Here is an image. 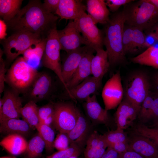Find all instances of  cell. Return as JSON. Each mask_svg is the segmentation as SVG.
<instances>
[{"mask_svg": "<svg viewBox=\"0 0 158 158\" xmlns=\"http://www.w3.org/2000/svg\"><path fill=\"white\" fill-rule=\"evenodd\" d=\"M58 18L55 14L47 13L40 1L31 0L13 18L6 23L7 28L14 32H28L45 39L56 27Z\"/></svg>", "mask_w": 158, "mask_h": 158, "instance_id": "obj_1", "label": "cell"}, {"mask_svg": "<svg viewBox=\"0 0 158 158\" xmlns=\"http://www.w3.org/2000/svg\"><path fill=\"white\" fill-rule=\"evenodd\" d=\"M125 22V16L122 11L112 15L104 25L103 43L110 67L123 63L126 61V55L122 44Z\"/></svg>", "mask_w": 158, "mask_h": 158, "instance_id": "obj_2", "label": "cell"}, {"mask_svg": "<svg viewBox=\"0 0 158 158\" xmlns=\"http://www.w3.org/2000/svg\"><path fill=\"white\" fill-rule=\"evenodd\" d=\"M132 2L126 4L123 11L125 24L147 33L158 22V9L145 0Z\"/></svg>", "mask_w": 158, "mask_h": 158, "instance_id": "obj_3", "label": "cell"}, {"mask_svg": "<svg viewBox=\"0 0 158 158\" xmlns=\"http://www.w3.org/2000/svg\"><path fill=\"white\" fill-rule=\"evenodd\" d=\"M38 73L23 57H19L7 71L6 82L20 94H24L31 87Z\"/></svg>", "mask_w": 158, "mask_h": 158, "instance_id": "obj_4", "label": "cell"}, {"mask_svg": "<svg viewBox=\"0 0 158 158\" xmlns=\"http://www.w3.org/2000/svg\"><path fill=\"white\" fill-rule=\"evenodd\" d=\"M123 98L140 109L151 89V81L145 72H133L127 77L123 87Z\"/></svg>", "mask_w": 158, "mask_h": 158, "instance_id": "obj_5", "label": "cell"}, {"mask_svg": "<svg viewBox=\"0 0 158 158\" xmlns=\"http://www.w3.org/2000/svg\"><path fill=\"white\" fill-rule=\"evenodd\" d=\"M43 39L38 35L29 32H14L1 41L7 61L8 62L12 61L20 55H23L27 49Z\"/></svg>", "mask_w": 158, "mask_h": 158, "instance_id": "obj_6", "label": "cell"}, {"mask_svg": "<svg viewBox=\"0 0 158 158\" xmlns=\"http://www.w3.org/2000/svg\"><path fill=\"white\" fill-rule=\"evenodd\" d=\"M57 30V27L54 28L47 36L45 49L41 61L43 66L54 72L66 90V85L62 75L60 59L61 49Z\"/></svg>", "mask_w": 158, "mask_h": 158, "instance_id": "obj_7", "label": "cell"}, {"mask_svg": "<svg viewBox=\"0 0 158 158\" xmlns=\"http://www.w3.org/2000/svg\"><path fill=\"white\" fill-rule=\"evenodd\" d=\"M54 129L59 132L68 133L77 121L79 109L69 101L54 102Z\"/></svg>", "mask_w": 158, "mask_h": 158, "instance_id": "obj_8", "label": "cell"}, {"mask_svg": "<svg viewBox=\"0 0 158 158\" xmlns=\"http://www.w3.org/2000/svg\"><path fill=\"white\" fill-rule=\"evenodd\" d=\"M82 36L88 46L96 51L103 49L104 33L99 29L92 18L85 13L74 20Z\"/></svg>", "mask_w": 158, "mask_h": 158, "instance_id": "obj_9", "label": "cell"}, {"mask_svg": "<svg viewBox=\"0 0 158 158\" xmlns=\"http://www.w3.org/2000/svg\"><path fill=\"white\" fill-rule=\"evenodd\" d=\"M102 96L104 109L107 111L115 109L122 102L124 92L119 71L114 74L106 82L103 88Z\"/></svg>", "mask_w": 158, "mask_h": 158, "instance_id": "obj_10", "label": "cell"}, {"mask_svg": "<svg viewBox=\"0 0 158 158\" xmlns=\"http://www.w3.org/2000/svg\"><path fill=\"white\" fill-rule=\"evenodd\" d=\"M53 84L51 76L47 73L38 72L31 87L24 95L29 101L35 103L48 99L51 95Z\"/></svg>", "mask_w": 158, "mask_h": 158, "instance_id": "obj_11", "label": "cell"}, {"mask_svg": "<svg viewBox=\"0 0 158 158\" xmlns=\"http://www.w3.org/2000/svg\"><path fill=\"white\" fill-rule=\"evenodd\" d=\"M61 49L68 53L87 43L78 30L74 20H70L63 29L57 30Z\"/></svg>", "mask_w": 158, "mask_h": 158, "instance_id": "obj_12", "label": "cell"}, {"mask_svg": "<svg viewBox=\"0 0 158 158\" xmlns=\"http://www.w3.org/2000/svg\"><path fill=\"white\" fill-rule=\"evenodd\" d=\"M102 82L90 76L74 87L66 90L63 98L84 102L91 95H96L102 88Z\"/></svg>", "mask_w": 158, "mask_h": 158, "instance_id": "obj_13", "label": "cell"}, {"mask_svg": "<svg viewBox=\"0 0 158 158\" xmlns=\"http://www.w3.org/2000/svg\"><path fill=\"white\" fill-rule=\"evenodd\" d=\"M3 96L1 98L3 107L0 112V123L12 118H19L21 117V110L22 99L20 94L11 88L5 89Z\"/></svg>", "mask_w": 158, "mask_h": 158, "instance_id": "obj_14", "label": "cell"}, {"mask_svg": "<svg viewBox=\"0 0 158 158\" xmlns=\"http://www.w3.org/2000/svg\"><path fill=\"white\" fill-rule=\"evenodd\" d=\"M93 126L79 110L77 123L74 127L67 133L70 144L74 143L84 150L87 140L93 131Z\"/></svg>", "mask_w": 158, "mask_h": 158, "instance_id": "obj_15", "label": "cell"}, {"mask_svg": "<svg viewBox=\"0 0 158 158\" xmlns=\"http://www.w3.org/2000/svg\"><path fill=\"white\" fill-rule=\"evenodd\" d=\"M92 49L85 45L66 53L61 64L62 75L66 84L73 75L82 59Z\"/></svg>", "mask_w": 158, "mask_h": 158, "instance_id": "obj_16", "label": "cell"}, {"mask_svg": "<svg viewBox=\"0 0 158 158\" xmlns=\"http://www.w3.org/2000/svg\"><path fill=\"white\" fill-rule=\"evenodd\" d=\"M83 105L86 116L93 125L98 124L109 125L111 118L108 111L101 107L97 101L96 95L89 97Z\"/></svg>", "mask_w": 158, "mask_h": 158, "instance_id": "obj_17", "label": "cell"}, {"mask_svg": "<svg viewBox=\"0 0 158 158\" xmlns=\"http://www.w3.org/2000/svg\"><path fill=\"white\" fill-rule=\"evenodd\" d=\"M129 150L145 158H158V145L145 137L133 133L128 137Z\"/></svg>", "mask_w": 158, "mask_h": 158, "instance_id": "obj_18", "label": "cell"}, {"mask_svg": "<svg viewBox=\"0 0 158 158\" xmlns=\"http://www.w3.org/2000/svg\"><path fill=\"white\" fill-rule=\"evenodd\" d=\"M140 109L123 98L115 114L117 129L124 130L131 126L136 119Z\"/></svg>", "mask_w": 158, "mask_h": 158, "instance_id": "obj_19", "label": "cell"}, {"mask_svg": "<svg viewBox=\"0 0 158 158\" xmlns=\"http://www.w3.org/2000/svg\"><path fill=\"white\" fill-rule=\"evenodd\" d=\"M86 6L80 0H60L55 14L63 19L75 20L82 16L86 11Z\"/></svg>", "mask_w": 158, "mask_h": 158, "instance_id": "obj_20", "label": "cell"}, {"mask_svg": "<svg viewBox=\"0 0 158 158\" xmlns=\"http://www.w3.org/2000/svg\"><path fill=\"white\" fill-rule=\"evenodd\" d=\"M95 52L96 51L92 49L83 57L73 75L66 83V90L77 86L91 75V61Z\"/></svg>", "mask_w": 158, "mask_h": 158, "instance_id": "obj_21", "label": "cell"}, {"mask_svg": "<svg viewBox=\"0 0 158 158\" xmlns=\"http://www.w3.org/2000/svg\"><path fill=\"white\" fill-rule=\"evenodd\" d=\"M86 8L88 14L96 24L105 25L110 18V12L105 1L87 0Z\"/></svg>", "mask_w": 158, "mask_h": 158, "instance_id": "obj_22", "label": "cell"}, {"mask_svg": "<svg viewBox=\"0 0 158 158\" xmlns=\"http://www.w3.org/2000/svg\"><path fill=\"white\" fill-rule=\"evenodd\" d=\"M110 67L106 51L103 49L97 50L96 54L91 61V75L97 80L102 82L103 77Z\"/></svg>", "mask_w": 158, "mask_h": 158, "instance_id": "obj_23", "label": "cell"}, {"mask_svg": "<svg viewBox=\"0 0 158 158\" xmlns=\"http://www.w3.org/2000/svg\"><path fill=\"white\" fill-rule=\"evenodd\" d=\"M0 132L7 135L17 134L24 137L28 135L32 128L23 120L19 118H12L1 123Z\"/></svg>", "mask_w": 158, "mask_h": 158, "instance_id": "obj_24", "label": "cell"}, {"mask_svg": "<svg viewBox=\"0 0 158 158\" xmlns=\"http://www.w3.org/2000/svg\"><path fill=\"white\" fill-rule=\"evenodd\" d=\"M28 143L24 137L17 134L7 135L0 142L1 146L11 154L15 155L24 153Z\"/></svg>", "mask_w": 158, "mask_h": 158, "instance_id": "obj_25", "label": "cell"}, {"mask_svg": "<svg viewBox=\"0 0 158 158\" xmlns=\"http://www.w3.org/2000/svg\"><path fill=\"white\" fill-rule=\"evenodd\" d=\"M130 60L135 63L158 69V47L151 46Z\"/></svg>", "mask_w": 158, "mask_h": 158, "instance_id": "obj_26", "label": "cell"}, {"mask_svg": "<svg viewBox=\"0 0 158 158\" xmlns=\"http://www.w3.org/2000/svg\"><path fill=\"white\" fill-rule=\"evenodd\" d=\"M23 0H0V15L7 23L13 18L20 10Z\"/></svg>", "mask_w": 158, "mask_h": 158, "instance_id": "obj_27", "label": "cell"}, {"mask_svg": "<svg viewBox=\"0 0 158 158\" xmlns=\"http://www.w3.org/2000/svg\"><path fill=\"white\" fill-rule=\"evenodd\" d=\"M38 108L36 103L29 101L21 110V115L23 120L32 128H36L40 123Z\"/></svg>", "mask_w": 158, "mask_h": 158, "instance_id": "obj_28", "label": "cell"}, {"mask_svg": "<svg viewBox=\"0 0 158 158\" xmlns=\"http://www.w3.org/2000/svg\"><path fill=\"white\" fill-rule=\"evenodd\" d=\"M45 147L43 140L38 133L28 142L24 158H40Z\"/></svg>", "mask_w": 158, "mask_h": 158, "instance_id": "obj_29", "label": "cell"}, {"mask_svg": "<svg viewBox=\"0 0 158 158\" xmlns=\"http://www.w3.org/2000/svg\"><path fill=\"white\" fill-rule=\"evenodd\" d=\"M36 128L45 143L46 152L50 154L53 153L55 148L54 142L55 138L54 129L41 123Z\"/></svg>", "mask_w": 158, "mask_h": 158, "instance_id": "obj_30", "label": "cell"}, {"mask_svg": "<svg viewBox=\"0 0 158 158\" xmlns=\"http://www.w3.org/2000/svg\"><path fill=\"white\" fill-rule=\"evenodd\" d=\"M155 92L150 91L142 102L138 116L142 123L147 122V120L154 103Z\"/></svg>", "mask_w": 158, "mask_h": 158, "instance_id": "obj_31", "label": "cell"}, {"mask_svg": "<svg viewBox=\"0 0 158 158\" xmlns=\"http://www.w3.org/2000/svg\"><path fill=\"white\" fill-rule=\"evenodd\" d=\"M133 133L147 138L156 143L158 145V130L150 128L142 123L138 124L135 127Z\"/></svg>", "mask_w": 158, "mask_h": 158, "instance_id": "obj_32", "label": "cell"}, {"mask_svg": "<svg viewBox=\"0 0 158 158\" xmlns=\"http://www.w3.org/2000/svg\"><path fill=\"white\" fill-rule=\"evenodd\" d=\"M84 150L74 143L70 144L67 149L58 151L46 156V158H68L72 156L78 157Z\"/></svg>", "mask_w": 158, "mask_h": 158, "instance_id": "obj_33", "label": "cell"}, {"mask_svg": "<svg viewBox=\"0 0 158 158\" xmlns=\"http://www.w3.org/2000/svg\"><path fill=\"white\" fill-rule=\"evenodd\" d=\"M108 147L103 135H101L97 147L94 149L85 148L83 151L84 158H101Z\"/></svg>", "mask_w": 158, "mask_h": 158, "instance_id": "obj_34", "label": "cell"}, {"mask_svg": "<svg viewBox=\"0 0 158 158\" xmlns=\"http://www.w3.org/2000/svg\"><path fill=\"white\" fill-rule=\"evenodd\" d=\"M103 136L108 146L118 142H128V137L124 130L117 129L109 131Z\"/></svg>", "mask_w": 158, "mask_h": 158, "instance_id": "obj_35", "label": "cell"}, {"mask_svg": "<svg viewBox=\"0 0 158 158\" xmlns=\"http://www.w3.org/2000/svg\"><path fill=\"white\" fill-rule=\"evenodd\" d=\"M146 35L142 30L133 27V53L143 49Z\"/></svg>", "mask_w": 158, "mask_h": 158, "instance_id": "obj_36", "label": "cell"}, {"mask_svg": "<svg viewBox=\"0 0 158 158\" xmlns=\"http://www.w3.org/2000/svg\"><path fill=\"white\" fill-rule=\"evenodd\" d=\"M123 51L126 55L133 53V27L125 24L122 37Z\"/></svg>", "mask_w": 158, "mask_h": 158, "instance_id": "obj_37", "label": "cell"}, {"mask_svg": "<svg viewBox=\"0 0 158 158\" xmlns=\"http://www.w3.org/2000/svg\"><path fill=\"white\" fill-rule=\"evenodd\" d=\"M54 104L53 102H51L39 107L38 113L40 123H42L47 118L54 115Z\"/></svg>", "mask_w": 158, "mask_h": 158, "instance_id": "obj_38", "label": "cell"}, {"mask_svg": "<svg viewBox=\"0 0 158 158\" xmlns=\"http://www.w3.org/2000/svg\"><path fill=\"white\" fill-rule=\"evenodd\" d=\"M70 145L67 133L59 132L55 138L54 142V148L58 151L62 150L68 148Z\"/></svg>", "mask_w": 158, "mask_h": 158, "instance_id": "obj_39", "label": "cell"}, {"mask_svg": "<svg viewBox=\"0 0 158 158\" xmlns=\"http://www.w3.org/2000/svg\"><path fill=\"white\" fill-rule=\"evenodd\" d=\"M4 54L3 51L0 48V95L4 92L5 90L4 83L6 82V62L2 58Z\"/></svg>", "mask_w": 158, "mask_h": 158, "instance_id": "obj_40", "label": "cell"}, {"mask_svg": "<svg viewBox=\"0 0 158 158\" xmlns=\"http://www.w3.org/2000/svg\"><path fill=\"white\" fill-rule=\"evenodd\" d=\"M47 38L42 39L35 45L33 48V57L40 62L43 56L47 41Z\"/></svg>", "mask_w": 158, "mask_h": 158, "instance_id": "obj_41", "label": "cell"}, {"mask_svg": "<svg viewBox=\"0 0 158 158\" xmlns=\"http://www.w3.org/2000/svg\"><path fill=\"white\" fill-rule=\"evenodd\" d=\"M131 0H106V4L109 11L113 13L116 12L122 5H126L134 1Z\"/></svg>", "mask_w": 158, "mask_h": 158, "instance_id": "obj_42", "label": "cell"}, {"mask_svg": "<svg viewBox=\"0 0 158 158\" xmlns=\"http://www.w3.org/2000/svg\"><path fill=\"white\" fill-rule=\"evenodd\" d=\"M101 135L96 131L93 130L87 140L85 147L92 149L97 147L98 145Z\"/></svg>", "mask_w": 158, "mask_h": 158, "instance_id": "obj_43", "label": "cell"}, {"mask_svg": "<svg viewBox=\"0 0 158 158\" xmlns=\"http://www.w3.org/2000/svg\"><path fill=\"white\" fill-rule=\"evenodd\" d=\"M59 1L44 0L42 3L43 8L47 13L55 14L58 9Z\"/></svg>", "mask_w": 158, "mask_h": 158, "instance_id": "obj_44", "label": "cell"}, {"mask_svg": "<svg viewBox=\"0 0 158 158\" xmlns=\"http://www.w3.org/2000/svg\"><path fill=\"white\" fill-rule=\"evenodd\" d=\"M154 92H155L154 103L148 117L147 122L153 121L155 123L158 120V93Z\"/></svg>", "mask_w": 158, "mask_h": 158, "instance_id": "obj_45", "label": "cell"}, {"mask_svg": "<svg viewBox=\"0 0 158 158\" xmlns=\"http://www.w3.org/2000/svg\"><path fill=\"white\" fill-rule=\"evenodd\" d=\"M108 147L112 148L119 154L129 150L128 142H119L112 144Z\"/></svg>", "mask_w": 158, "mask_h": 158, "instance_id": "obj_46", "label": "cell"}, {"mask_svg": "<svg viewBox=\"0 0 158 158\" xmlns=\"http://www.w3.org/2000/svg\"><path fill=\"white\" fill-rule=\"evenodd\" d=\"M119 158H145L139 154L128 150L123 153L119 154Z\"/></svg>", "mask_w": 158, "mask_h": 158, "instance_id": "obj_47", "label": "cell"}, {"mask_svg": "<svg viewBox=\"0 0 158 158\" xmlns=\"http://www.w3.org/2000/svg\"><path fill=\"white\" fill-rule=\"evenodd\" d=\"M101 158H119V154L111 147H108Z\"/></svg>", "mask_w": 158, "mask_h": 158, "instance_id": "obj_48", "label": "cell"}, {"mask_svg": "<svg viewBox=\"0 0 158 158\" xmlns=\"http://www.w3.org/2000/svg\"><path fill=\"white\" fill-rule=\"evenodd\" d=\"M143 47V49L154 46L156 41H157L152 35L149 34H147Z\"/></svg>", "mask_w": 158, "mask_h": 158, "instance_id": "obj_49", "label": "cell"}, {"mask_svg": "<svg viewBox=\"0 0 158 158\" xmlns=\"http://www.w3.org/2000/svg\"><path fill=\"white\" fill-rule=\"evenodd\" d=\"M7 25L6 22L2 19L0 20V39L2 40L6 39V37L7 35L6 32Z\"/></svg>", "mask_w": 158, "mask_h": 158, "instance_id": "obj_50", "label": "cell"}, {"mask_svg": "<svg viewBox=\"0 0 158 158\" xmlns=\"http://www.w3.org/2000/svg\"><path fill=\"white\" fill-rule=\"evenodd\" d=\"M151 81V88L152 87L154 91L158 93V72L154 75Z\"/></svg>", "mask_w": 158, "mask_h": 158, "instance_id": "obj_51", "label": "cell"}, {"mask_svg": "<svg viewBox=\"0 0 158 158\" xmlns=\"http://www.w3.org/2000/svg\"><path fill=\"white\" fill-rule=\"evenodd\" d=\"M23 55V58L27 62L33 59V48L32 47H29L25 51Z\"/></svg>", "mask_w": 158, "mask_h": 158, "instance_id": "obj_52", "label": "cell"}, {"mask_svg": "<svg viewBox=\"0 0 158 158\" xmlns=\"http://www.w3.org/2000/svg\"><path fill=\"white\" fill-rule=\"evenodd\" d=\"M147 34L151 35L158 42V22Z\"/></svg>", "mask_w": 158, "mask_h": 158, "instance_id": "obj_53", "label": "cell"}, {"mask_svg": "<svg viewBox=\"0 0 158 158\" xmlns=\"http://www.w3.org/2000/svg\"><path fill=\"white\" fill-rule=\"evenodd\" d=\"M154 5L158 9V0H145Z\"/></svg>", "mask_w": 158, "mask_h": 158, "instance_id": "obj_54", "label": "cell"}, {"mask_svg": "<svg viewBox=\"0 0 158 158\" xmlns=\"http://www.w3.org/2000/svg\"><path fill=\"white\" fill-rule=\"evenodd\" d=\"M153 128L158 130V120L154 123Z\"/></svg>", "mask_w": 158, "mask_h": 158, "instance_id": "obj_55", "label": "cell"}, {"mask_svg": "<svg viewBox=\"0 0 158 158\" xmlns=\"http://www.w3.org/2000/svg\"><path fill=\"white\" fill-rule=\"evenodd\" d=\"M68 158H79L78 157L76 156H72Z\"/></svg>", "mask_w": 158, "mask_h": 158, "instance_id": "obj_56", "label": "cell"}, {"mask_svg": "<svg viewBox=\"0 0 158 158\" xmlns=\"http://www.w3.org/2000/svg\"><path fill=\"white\" fill-rule=\"evenodd\" d=\"M0 158H16L14 157H0Z\"/></svg>", "mask_w": 158, "mask_h": 158, "instance_id": "obj_57", "label": "cell"}]
</instances>
